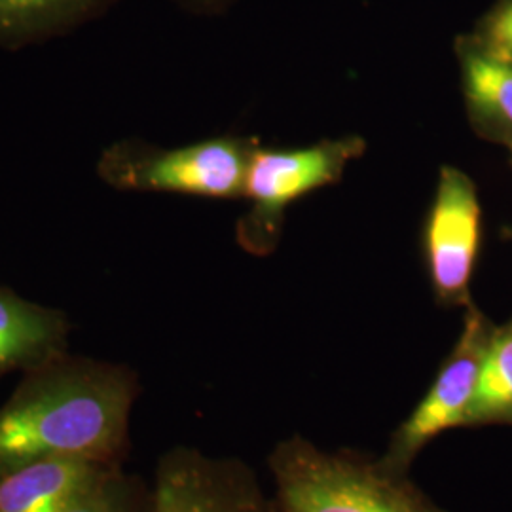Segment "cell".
<instances>
[{"instance_id": "1", "label": "cell", "mask_w": 512, "mask_h": 512, "mask_svg": "<svg viewBox=\"0 0 512 512\" xmlns=\"http://www.w3.org/2000/svg\"><path fill=\"white\" fill-rule=\"evenodd\" d=\"M139 395L131 366L69 351L23 372L0 406V478L44 459L124 465Z\"/></svg>"}, {"instance_id": "2", "label": "cell", "mask_w": 512, "mask_h": 512, "mask_svg": "<svg viewBox=\"0 0 512 512\" xmlns=\"http://www.w3.org/2000/svg\"><path fill=\"white\" fill-rule=\"evenodd\" d=\"M268 469L277 512H448L380 456L327 450L298 435L275 444Z\"/></svg>"}, {"instance_id": "3", "label": "cell", "mask_w": 512, "mask_h": 512, "mask_svg": "<svg viewBox=\"0 0 512 512\" xmlns=\"http://www.w3.org/2000/svg\"><path fill=\"white\" fill-rule=\"evenodd\" d=\"M260 141L219 135L177 148L120 139L103 148L95 173L118 192H164L211 200H241Z\"/></svg>"}, {"instance_id": "4", "label": "cell", "mask_w": 512, "mask_h": 512, "mask_svg": "<svg viewBox=\"0 0 512 512\" xmlns=\"http://www.w3.org/2000/svg\"><path fill=\"white\" fill-rule=\"evenodd\" d=\"M365 150L366 141L359 135L300 148L258 145L241 198L249 207L236 226L239 247L253 256L272 255L281 239L287 209L325 186L340 183L346 167Z\"/></svg>"}, {"instance_id": "5", "label": "cell", "mask_w": 512, "mask_h": 512, "mask_svg": "<svg viewBox=\"0 0 512 512\" xmlns=\"http://www.w3.org/2000/svg\"><path fill=\"white\" fill-rule=\"evenodd\" d=\"M494 330V321L475 302L463 310V325L454 348L442 361L420 403L389 437L380 456L387 467L410 473L425 446L452 429L465 427Z\"/></svg>"}, {"instance_id": "6", "label": "cell", "mask_w": 512, "mask_h": 512, "mask_svg": "<svg viewBox=\"0 0 512 512\" xmlns=\"http://www.w3.org/2000/svg\"><path fill=\"white\" fill-rule=\"evenodd\" d=\"M482 247V203L475 181L459 167L442 165L421 230V255L435 302L467 308L473 300Z\"/></svg>"}, {"instance_id": "7", "label": "cell", "mask_w": 512, "mask_h": 512, "mask_svg": "<svg viewBox=\"0 0 512 512\" xmlns=\"http://www.w3.org/2000/svg\"><path fill=\"white\" fill-rule=\"evenodd\" d=\"M150 512H277L253 467L192 446L164 452L150 482Z\"/></svg>"}, {"instance_id": "8", "label": "cell", "mask_w": 512, "mask_h": 512, "mask_svg": "<svg viewBox=\"0 0 512 512\" xmlns=\"http://www.w3.org/2000/svg\"><path fill=\"white\" fill-rule=\"evenodd\" d=\"M71 319L0 283V380L27 372L69 351Z\"/></svg>"}, {"instance_id": "9", "label": "cell", "mask_w": 512, "mask_h": 512, "mask_svg": "<svg viewBox=\"0 0 512 512\" xmlns=\"http://www.w3.org/2000/svg\"><path fill=\"white\" fill-rule=\"evenodd\" d=\"M459 86L471 129L482 141L512 147V65L473 35L456 38Z\"/></svg>"}, {"instance_id": "10", "label": "cell", "mask_w": 512, "mask_h": 512, "mask_svg": "<svg viewBox=\"0 0 512 512\" xmlns=\"http://www.w3.org/2000/svg\"><path fill=\"white\" fill-rule=\"evenodd\" d=\"M124 465L80 458L37 461L0 478V512H63Z\"/></svg>"}, {"instance_id": "11", "label": "cell", "mask_w": 512, "mask_h": 512, "mask_svg": "<svg viewBox=\"0 0 512 512\" xmlns=\"http://www.w3.org/2000/svg\"><path fill=\"white\" fill-rule=\"evenodd\" d=\"M120 0H0V50L21 52L69 37L105 18Z\"/></svg>"}, {"instance_id": "12", "label": "cell", "mask_w": 512, "mask_h": 512, "mask_svg": "<svg viewBox=\"0 0 512 512\" xmlns=\"http://www.w3.org/2000/svg\"><path fill=\"white\" fill-rule=\"evenodd\" d=\"M512 425V317L495 325L465 427Z\"/></svg>"}, {"instance_id": "13", "label": "cell", "mask_w": 512, "mask_h": 512, "mask_svg": "<svg viewBox=\"0 0 512 512\" xmlns=\"http://www.w3.org/2000/svg\"><path fill=\"white\" fill-rule=\"evenodd\" d=\"M63 512H150V484L120 467Z\"/></svg>"}, {"instance_id": "14", "label": "cell", "mask_w": 512, "mask_h": 512, "mask_svg": "<svg viewBox=\"0 0 512 512\" xmlns=\"http://www.w3.org/2000/svg\"><path fill=\"white\" fill-rule=\"evenodd\" d=\"M471 35L488 52L512 65V0H495L494 6L478 19Z\"/></svg>"}, {"instance_id": "15", "label": "cell", "mask_w": 512, "mask_h": 512, "mask_svg": "<svg viewBox=\"0 0 512 512\" xmlns=\"http://www.w3.org/2000/svg\"><path fill=\"white\" fill-rule=\"evenodd\" d=\"M183 10L202 16H215L226 12L236 0H175Z\"/></svg>"}, {"instance_id": "16", "label": "cell", "mask_w": 512, "mask_h": 512, "mask_svg": "<svg viewBox=\"0 0 512 512\" xmlns=\"http://www.w3.org/2000/svg\"><path fill=\"white\" fill-rule=\"evenodd\" d=\"M507 150H509V156H511V167H512V147L507 148Z\"/></svg>"}]
</instances>
